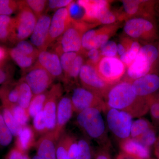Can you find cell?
I'll use <instances>...</instances> for the list:
<instances>
[{
	"mask_svg": "<svg viewBox=\"0 0 159 159\" xmlns=\"http://www.w3.org/2000/svg\"><path fill=\"white\" fill-rule=\"evenodd\" d=\"M80 152L78 142L74 137L72 136L69 143L68 155L70 159H76L78 157Z\"/></svg>",
	"mask_w": 159,
	"mask_h": 159,
	"instance_id": "47",
	"label": "cell"
},
{
	"mask_svg": "<svg viewBox=\"0 0 159 159\" xmlns=\"http://www.w3.org/2000/svg\"><path fill=\"white\" fill-rule=\"evenodd\" d=\"M78 54V53L75 52H65L60 55V60L63 73L64 78L68 74Z\"/></svg>",
	"mask_w": 159,
	"mask_h": 159,
	"instance_id": "37",
	"label": "cell"
},
{
	"mask_svg": "<svg viewBox=\"0 0 159 159\" xmlns=\"http://www.w3.org/2000/svg\"><path fill=\"white\" fill-rule=\"evenodd\" d=\"M72 136L64 132L56 145V159H70L68 155L69 143Z\"/></svg>",
	"mask_w": 159,
	"mask_h": 159,
	"instance_id": "29",
	"label": "cell"
},
{
	"mask_svg": "<svg viewBox=\"0 0 159 159\" xmlns=\"http://www.w3.org/2000/svg\"><path fill=\"white\" fill-rule=\"evenodd\" d=\"M120 147L124 152L142 159H148L150 157L149 148L131 138L122 140Z\"/></svg>",
	"mask_w": 159,
	"mask_h": 159,
	"instance_id": "21",
	"label": "cell"
},
{
	"mask_svg": "<svg viewBox=\"0 0 159 159\" xmlns=\"http://www.w3.org/2000/svg\"><path fill=\"white\" fill-rule=\"evenodd\" d=\"M19 9L14 17L13 32L10 43L16 44L31 36L38 20L25 1H18Z\"/></svg>",
	"mask_w": 159,
	"mask_h": 159,
	"instance_id": "4",
	"label": "cell"
},
{
	"mask_svg": "<svg viewBox=\"0 0 159 159\" xmlns=\"http://www.w3.org/2000/svg\"><path fill=\"white\" fill-rule=\"evenodd\" d=\"M96 159H110L109 156L106 152L102 151L99 152Z\"/></svg>",
	"mask_w": 159,
	"mask_h": 159,
	"instance_id": "54",
	"label": "cell"
},
{
	"mask_svg": "<svg viewBox=\"0 0 159 159\" xmlns=\"http://www.w3.org/2000/svg\"><path fill=\"white\" fill-rule=\"evenodd\" d=\"M158 55L157 49L152 45L141 47L134 62L128 67L127 72L128 77L134 81L148 74Z\"/></svg>",
	"mask_w": 159,
	"mask_h": 159,
	"instance_id": "5",
	"label": "cell"
},
{
	"mask_svg": "<svg viewBox=\"0 0 159 159\" xmlns=\"http://www.w3.org/2000/svg\"><path fill=\"white\" fill-rule=\"evenodd\" d=\"M71 0H50L48 1L47 11H55L68 7L73 2Z\"/></svg>",
	"mask_w": 159,
	"mask_h": 159,
	"instance_id": "46",
	"label": "cell"
},
{
	"mask_svg": "<svg viewBox=\"0 0 159 159\" xmlns=\"http://www.w3.org/2000/svg\"><path fill=\"white\" fill-rule=\"evenodd\" d=\"M17 83L19 92L18 104L28 111L30 102L34 97L33 93L29 86L21 78Z\"/></svg>",
	"mask_w": 159,
	"mask_h": 159,
	"instance_id": "24",
	"label": "cell"
},
{
	"mask_svg": "<svg viewBox=\"0 0 159 159\" xmlns=\"http://www.w3.org/2000/svg\"><path fill=\"white\" fill-rule=\"evenodd\" d=\"M33 130L37 135L42 136L49 132L43 111L40 112L33 118Z\"/></svg>",
	"mask_w": 159,
	"mask_h": 159,
	"instance_id": "36",
	"label": "cell"
},
{
	"mask_svg": "<svg viewBox=\"0 0 159 159\" xmlns=\"http://www.w3.org/2000/svg\"><path fill=\"white\" fill-rule=\"evenodd\" d=\"M142 1L126 0L122 1L124 11L128 15L133 16L139 12Z\"/></svg>",
	"mask_w": 159,
	"mask_h": 159,
	"instance_id": "44",
	"label": "cell"
},
{
	"mask_svg": "<svg viewBox=\"0 0 159 159\" xmlns=\"http://www.w3.org/2000/svg\"><path fill=\"white\" fill-rule=\"evenodd\" d=\"M35 135L32 127L28 125L24 126L20 133L16 138L15 147L21 151L27 153L35 145Z\"/></svg>",
	"mask_w": 159,
	"mask_h": 159,
	"instance_id": "22",
	"label": "cell"
},
{
	"mask_svg": "<svg viewBox=\"0 0 159 159\" xmlns=\"http://www.w3.org/2000/svg\"><path fill=\"white\" fill-rule=\"evenodd\" d=\"M84 11L82 21L95 22L98 20L110 10L109 3L104 0H80L77 2Z\"/></svg>",
	"mask_w": 159,
	"mask_h": 159,
	"instance_id": "15",
	"label": "cell"
},
{
	"mask_svg": "<svg viewBox=\"0 0 159 159\" xmlns=\"http://www.w3.org/2000/svg\"><path fill=\"white\" fill-rule=\"evenodd\" d=\"M100 54L102 57H116L117 44L113 41L109 40L100 48Z\"/></svg>",
	"mask_w": 159,
	"mask_h": 159,
	"instance_id": "42",
	"label": "cell"
},
{
	"mask_svg": "<svg viewBox=\"0 0 159 159\" xmlns=\"http://www.w3.org/2000/svg\"><path fill=\"white\" fill-rule=\"evenodd\" d=\"M21 78L29 86L34 96L48 91L55 80L36 61L31 68L23 72Z\"/></svg>",
	"mask_w": 159,
	"mask_h": 159,
	"instance_id": "6",
	"label": "cell"
},
{
	"mask_svg": "<svg viewBox=\"0 0 159 159\" xmlns=\"http://www.w3.org/2000/svg\"><path fill=\"white\" fill-rule=\"evenodd\" d=\"M5 159H31L28 153L23 152L15 146L7 154Z\"/></svg>",
	"mask_w": 159,
	"mask_h": 159,
	"instance_id": "48",
	"label": "cell"
},
{
	"mask_svg": "<svg viewBox=\"0 0 159 159\" xmlns=\"http://www.w3.org/2000/svg\"><path fill=\"white\" fill-rule=\"evenodd\" d=\"M141 48L138 42L134 41L130 43L125 53L120 56V60L125 66H129L134 62Z\"/></svg>",
	"mask_w": 159,
	"mask_h": 159,
	"instance_id": "32",
	"label": "cell"
},
{
	"mask_svg": "<svg viewBox=\"0 0 159 159\" xmlns=\"http://www.w3.org/2000/svg\"><path fill=\"white\" fill-rule=\"evenodd\" d=\"M48 1L45 0H26V4L33 11L37 18L45 14Z\"/></svg>",
	"mask_w": 159,
	"mask_h": 159,
	"instance_id": "38",
	"label": "cell"
},
{
	"mask_svg": "<svg viewBox=\"0 0 159 159\" xmlns=\"http://www.w3.org/2000/svg\"><path fill=\"white\" fill-rule=\"evenodd\" d=\"M51 17L45 13L38 18L33 32L30 36V41L39 51L48 49L49 30Z\"/></svg>",
	"mask_w": 159,
	"mask_h": 159,
	"instance_id": "13",
	"label": "cell"
},
{
	"mask_svg": "<svg viewBox=\"0 0 159 159\" xmlns=\"http://www.w3.org/2000/svg\"><path fill=\"white\" fill-rule=\"evenodd\" d=\"M13 135L7 127L0 107V146L6 147L11 143Z\"/></svg>",
	"mask_w": 159,
	"mask_h": 159,
	"instance_id": "35",
	"label": "cell"
},
{
	"mask_svg": "<svg viewBox=\"0 0 159 159\" xmlns=\"http://www.w3.org/2000/svg\"><path fill=\"white\" fill-rule=\"evenodd\" d=\"M48 91L33 97L28 109V112L30 117L33 118L39 113L43 111Z\"/></svg>",
	"mask_w": 159,
	"mask_h": 159,
	"instance_id": "30",
	"label": "cell"
},
{
	"mask_svg": "<svg viewBox=\"0 0 159 159\" xmlns=\"http://www.w3.org/2000/svg\"><path fill=\"white\" fill-rule=\"evenodd\" d=\"M63 88L60 82L54 84L48 91L43 112L48 131L54 130L56 126L57 105L62 97Z\"/></svg>",
	"mask_w": 159,
	"mask_h": 159,
	"instance_id": "11",
	"label": "cell"
},
{
	"mask_svg": "<svg viewBox=\"0 0 159 159\" xmlns=\"http://www.w3.org/2000/svg\"><path fill=\"white\" fill-rule=\"evenodd\" d=\"M155 153L157 157L159 159V141L157 143L156 147L155 148Z\"/></svg>",
	"mask_w": 159,
	"mask_h": 159,
	"instance_id": "55",
	"label": "cell"
},
{
	"mask_svg": "<svg viewBox=\"0 0 159 159\" xmlns=\"http://www.w3.org/2000/svg\"><path fill=\"white\" fill-rule=\"evenodd\" d=\"M135 140L149 148L157 142L156 133L153 127H152L146 131L139 138Z\"/></svg>",
	"mask_w": 159,
	"mask_h": 159,
	"instance_id": "41",
	"label": "cell"
},
{
	"mask_svg": "<svg viewBox=\"0 0 159 159\" xmlns=\"http://www.w3.org/2000/svg\"><path fill=\"white\" fill-rule=\"evenodd\" d=\"M152 127L150 122L145 119H139L132 123L130 129L131 138L136 139L146 131Z\"/></svg>",
	"mask_w": 159,
	"mask_h": 159,
	"instance_id": "31",
	"label": "cell"
},
{
	"mask_svg": "<svg viewBox=\"0 0 159 159\" xmlns=\"http://www.w3.org/2000/svg\"><path fill=\"white\" fill-rule=\"evenodd\" d=\"M116 26L109 25L96 30L93 40V49H99L100 47L109 41L111 35L116 30Z\"/></svg>",
	"mask_w": 159,
	"mask_h": 159,
	"instance_id": "27",
	"label": "cell"
},
{
	"mask_svg": "<svg viewBox=\"0 0 159 159\" xmlns=\"http://www.w3.org/2000/svg\"><path fill=\"white\" fill-rule=\"evenodd\" d=\"M36 62L44 69L54 80L62 81L64 74L59 55L54 51H40Z\"/></svg>",
	"mask_w": 159,
	"mask_h": 159,
	"instance_id": "14",
	"label": "cell"
},
{
	"mask_svg": "<svg viewBox=\"0 0 159 159\" xmlns=\"http://www.w3.org/2000/svg\"><path fill=\"white\" fill-rule=\"evenodd\" d=\"M19 92L18 83L14 80L3 84L0 88V99L3 107L18 104Z\"/></svg>",
	"mask_w": 159,
	"mask_h": 159,
	"instance_id": "20",
	"label": "cell"
},
{
	"mask_svg": "<svg viewBox=\"0 0 159 159\" xmlns=\"http://www.w3.org/2000/svg\"><path fill=\"white\" fill-rule=\"evenodd\" d=\"M129 46V45L127 46H125V44L122 43H119L118 44H117V54L121 56L125 53Z\"/></svg>",
	"mask_w": 159,
	"mask_h": 159,
	"instance_id": "52",
	"label": "cell"
},
{
	"mask_svg": "<svg viewBox=\"0 0 159 159\" xmlns=\"http://www.w3.org/2000/svg\"><path fill=\"white\" fill-rule=\"evenodd\" d=\"M9 57L8 49L0 46V62L8 59Z\"/></svg>",
	"mask_w": 159,
	"mask_h": 159,
	"instance_id": "51",
	"label": "cell"
},
{
	"mask_svg": "<svg viewBox=\"0 0 159 159\" xmlns=\"http://www.w3.org/2000/svg\"><path fill=\"white\" fill-rule=\"evenodd\" d=\"M131 115L124 111L108 108L107 114V125L115 136L122 140L130 138L132 123Z\"/></svg>",
	"mask_w": 159,
	"mask_h": 159,
	"instance_id": "10",
	"label": "cell"
},
{
	"mask_svg": "<svg viewBox=\"0 0 159 159\" xmlns=\"http://www.w3.org/2000/svg\"><path fill=\"white\" fill-rule=\"evenodd\" d=\"M153 29L152 23L142 18L130 19L126 22L124 27L125 34L134 39L145 37Z\"/></svg>",
	"mask_w": 159,
	"mask_h": 159,
	"instance_id": "18",
	"label": "cell"
},
{
	"mask_svg": "<svg viewBox=\"0 0 159 159\" xmlns=\"http://www.w3.org/2000/svg\"><path fill=\"white\" fill-rule=\"evenodd\" d=\"M18 1L0 0V15L9 16L17 12Z\"/></svg>",
	"mask_w": 159,
	"mask_h": 159,
	"instance_id": "40",
	"label": "cell"
},
{
	"mask_svg": "<svg viewBox=\"0 0 159 159\" xmlns=\"http://www.w3.org/2000/svg\"><path fill=\"white\" fill-rule=\"evenodd\" d=\"M74 112L70 97L68 96L61 97L57 105L56 126L53 130L57 140L64 132L65 127L71 119Z\"/></svg>",
	"mask_w": 159,
	"mask_h": 159,
	"instance_id": "16",
	"label": "cell"
},
{
	"mask_svg": "<svg viewBox=\"0 0 159 159\" xmlns=\"http://www.w3.org/2000/svg\"><path fill=\"white\" fill-rule=\"evenodd\" d=\"M80 152L76 159H91L92 152L88 142L84 139H81L78 142Z\"/></svg>",
	"mask_w": 159,
	"mask_h": 159,
	"instance_id": "45",
	"label": "cell"
},
{
	"mask_svg": "<svg viewBox=\"0 0 159 159\" xmlns=\"http://www.w3.org/2000/svg\"><path fill=\"white\" fill-rule=\"evenodd\" d=\"M14 17L0 15V41L10 42L14 26Z\"/></svg>",
	"mask_w": 159,
	"mask_h": 159,
	"instance_id": "25",
	"label": "cell"
},
{
	"mask_svg": "<svg viewBox=\"0 0 159 159\" xmlns=\"http://www.w3.org/2000/svg\"><path fill=\"white\" fill-rule=\"evenodd\" d=\"M83 87L92 91L99 97H106L112 86L103 81L99 77L95 66L88 62L81 68L79 77Z\"/></svg>",
	"mask_w": 159,
	"mask_h": 159,
	"instance_id": "8",
	"label": "cell"
},
{
	"mask_svg": "<svg viewBox=\"0 0 159 159\" xmlns=\"http://www.w3.org/2000/svg\"><path fill=\"white\" fill-rule=\"evenodd\" d=\"M31 159H42L40 157H39L37 155L34 156V157H33V158H32Z\"/></svg>",
	"mask_w": 159,
	"mask_h": 159,
	"instance_id": "56",
	"label": "cell"
},
{
	"mask_svg": "<svg viewBox=\"0 0 159 159\" xmlns=\"http://www.w3.org/2000/svg\"><path fill=\"white\" fill-rule=\"evenodd\" d=\"M131 84L137 96L145 99L159 89V77L156 74H148L135 80Z\"/></svg>",
	"mask_w": 159,
	"mask_h": 159,
	"instance_id": "17",
	"label": "cell"
},
{
	"mask_svg": "<svg viewBox=\"0 0 159 159\" xmlns=\"http://www.w3.org/2000/svg\"><path fill=\"white\" fill-rule=\"evenodd\" d=\"M69 14L72 19L76 21H82L84 16V11L82 7L77 2L73 1L67 7Z\"/></svg>",
	"mask_w": 159,
	"mask_h": 159,
	"instance_id": "43",
	"label": "cell"
},
{
	"mask_svg": "<svg viewBox=\"0 0 159 159\" xmlns=\"http://www.w3.org/2000/svg\"><path fill=\"white\" fill-rule=\"evenodd\" d=\"M117 159H142L138 157L129 154L126 152H122L119 154Z\"/></svg>",
	"mask_w": 159,
	"mask_h": 159,
	"instance_id": "53",
	"label": "cell"
},
{
	"mask_svg": "<svg viewBox=\"0 0 159 159\" xmlns=\"http://www.w3.org/2000/svg\"><path fill=\"white\" fill-rule=\"evenodd\" d=\"M6 108L10 111L12 116L20 125L23 127L27 125L30 117L28 111L21 107L18 104L11 105Z\"/></svg>",
	"mask_w": 159,
	"mask_h": 159,
	"instance_id": "33",
	"label": "cell"
},
{
	"mask_svg": "<svg viewBox=\"0 0 159 159\" xmlns=\"http://www.w3.org/2000/svg\"><path fill=\"white\" fill-rule=\"evenodd\" d=\"M89 28V25L85 22L73 20L63 34L57 40L53 51L59 56L65 52L82 53L83 35Z\"/></svg>",
	"mask_w": 159,
	"mask_h": 159,
	"instance_id": "3",
	"label": "cell"
},
{
	"mask_svg": "<svg viewBox=\"0 0 159 159\" xmlns=\"http://www.w3.org/2000/svg\"><path fill=\"white\" fill-rule=\"evenodd\" d=\"M15 47L26 55L37 59L40 51L31 42L25 40L21 41L16 44Z\"/></svg>",
	"mask_w": 159,
	"mask_h": 159,
	"instance_id": "39",
	"label": "cell"
},
{
	"mask_svg": "<svg viewBox=\"0 0 159 159\" xmlns=\"http://www.w3.org/2000/svg\"><path fill=\"white\" fill-rule=\"evenodd\" d=\"M84 57L82 53H78L67 75L64 78V84L66 86L74 83L79 77L82 66L84 64Z\"/></svg>",
	"mask_w": 159,
	"mask_h": 159,
	"instance_id": "26",
	"label": "cell"
},
{
	"mask_svg": "<svg viewBox=\"0 0 159 159\" xmlns=\"http://www.w3.org/2000/svg\"><path fill=\"white\" fill-rule=\"evenodd\" d=\"M87 54L89 59L88 62L95 66L99 62L102 57L99 49H91L88 51Z\"/></svg>",
	"mask_w": 159,
	"mask_h": 159,
	"instance_id": "50",
	"label": "cell"
},
{
	"mask_svg": "<svg viewBox=\"0 0 159 159\" xmlns=\"http://www.w3.org/2000/svg\"><path fill=\"white\" fill-rule=\"evenodd\" d=\"M116 20V16L113 12L109 10L99 19L98 23H101L102 25H109L115 23Z\"/></svg>",
	"mask_w": 159,
	"mask_h": 159,
	"instance_id": "49",
	"label": "cell"
},
{
	"mask_svg": "<svg viewBox=\"0 0 159 159\" xmlns=\"http://www.w3.org/2000/svg\"><path fill=\"white\" fill-rule=\"evenodd\" d=\"M157 101L158 102H159V97L158 99V100H157Z\"/></svg>",
	"mask_w": 159,
	"mask_h": 159,
	"instance_id": "57",
	"label": "cell"
},
{
	"mask_svg": "<svg viewBox=\"0 0 159 159\" xmlns=\"http://www.w3.org/2000/svg\"><path fill=\"white\" fill-rule=\"evenodd\" d=\"M57 141L53 131L42 136L35 145L38 156L42 159H56Z\"/></svg>",
	"mask_w": 159,
	"mask_h": 159,
	"instance_id": "19",
	"label": "cell"
},
{
	"mask_svg": "<svg viewBox=\"0 0 159 159\" xmlns=\"http://www.w3.org/2000/svg\"><path fill=\"white\" fill-rule=\"evenodd\" d=\"M70 98L74 112L77 113L90 108L98 109L103 112L108 109L102 98L83 87L74 89Z\"/></svg>",
	"mask_w": 159,
	"mask_h": 159,
	"instance_id": "7",
	"label": "cell"
},
{
	"mask_svg": "<svg viewBox=\"0 0 159 159\" xmlns=\"http://www.w3.org/2000/svg\"><path fill=\"white\" fill-rule=\"evenodd\" d=\"M8 51L9 57L21 69L23 72L31 68L37 61L26 55L16 47L8 49Z\"/></svg>",
	"mask_w": 159,
	"mask_h": 159,
	"instance_id": "23",
	"label": "cell"
},
{
	"mask_svg": "<svg viewBox=\"0 0 159 159\" xmlns=\"http://www.w3.org/2000/svg\"><path fill=\"white\" fill-rule=\"evenodd\" d=\"M72 20L73 19L69 14L67 7L55 11L51 17L48 42V48L63 34Z\"/></svg>",
	"mask_w": 159,
	"mask_h": 159,
	"instance_id": "12",
	"label": "cell"
},
{
	"mask_svg": "<svg viewBox=\"0 0 159 159\" xmlns=\"http://www.w3.org/2000/svg\"><path fill=\"white\" fill-rule=\"evenodd\" d=\"M95 66L101 79L112 86L118 83L125 73V65L117 57H102Z\"/></svg>",
	"mask_w": 159,
	"mask_h": 159,
	"instance_id": "9",
	"label": "cell"
},
{
	"mask_svg": "<svg viewBox=\"0 0 159 159\" xmlns=\"http://www.w3.org/2000/svg\"><path fill=\"white\" fill-rule=\"evenodd\" d=\"M106 97L108 109L124 111L133 118L141 117L149 109L148 99L137 96L130 81H122L113 85Z\"/></svg>",
	"mask_w": 159,
	"mask_h": 159,
	"instance_id": "1",
	"label": "cell"
},
{
	"mask_svg": "<svg viewBox=\"0 0 159 159\" xmlns=\"http://www.w3.org/2000/svg\"><path fill=\"white\" fill-rule=\"evenodd\" d=\"M14 70L8 59L0 62V84H5L13 80Z\"/></svg>",
	"mask_w": 159,
	"mask_h": 159,
	"instance_id": "34",
	"label": "cell"
},
{
	"mask_svg": "<svg viewBox=\"0 0 159 159\" xmlns=\"http://www.w3.org/2000/svg\"><path fill=\"white\" fill-rule=\"evenodd\" d=\"M101 111L98 109H87L78 113L77 125L87 136L99 143L106 141V130Z\"/></svg>",
	"mask_w": 159,
	"mask_h": 159,
	"instance_id": "2",
	"label": "cell"
},
{
	"mask_svg": "<svg viewBox=\"0 0 159 159\" xmlns=\"http://www.w3.org/2000/svg\"><path fill=\"white\" fill-rule=\"evenodd\" d=\"M2 113L6 125L13 136L16 138L22 130L23 126L20 125L12 116L10 111L6 107H2Z\"/></svg>",
	"mask_w": 159,
	"mask_h": 159,
	"instance_id": "28",
	"label": "cell"
}]
</instances>
